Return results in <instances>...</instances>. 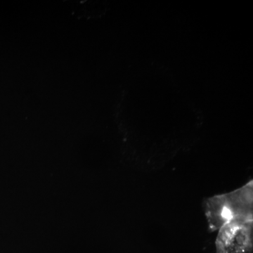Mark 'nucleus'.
<instances>
[{"label": "nucleus", "instance_id": "f257e3e1", "mask_svg": "<svg viewBox=\"0 0 253 253\" xmlns=\"http://www.w3.org/2000/svg\"><path fill=\"white\" fill-rule=\"evenodd\" d=\"M204 211L212 232L231 221H253V181L230 193L208 198Z\"/></svg>", "mask_w": 253, "mask_h": 253}, {"label": "nucleus", "instance_id": "f03ea898", "mask_svg": "<svg viewBox=\"0 0 253 253\" xmlns=\"http://www.w3.org/2000/svg\"><path fill=\"white\" fill-rule=\"evenodd\" d=\"M216 253H253V221L234 220L221 226Z\"/></svg>", "mask_w": 253, "mask_h": 253}]
</instances>
